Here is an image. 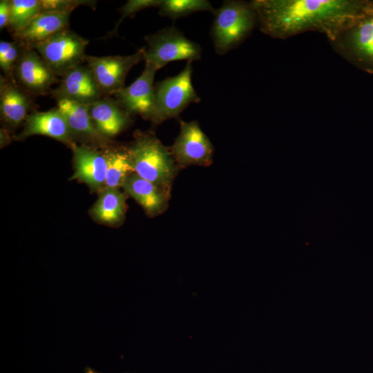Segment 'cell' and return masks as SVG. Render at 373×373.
I'll use <instances>...</instances> for the list:
<instances>
[{"mask_svg":"<svg viewBox=\"0 0 373 373\" xmlns=\"http://www.w3.org/2000/svg\"><path fill=\"white\" fill-rule=\"evenodd\" d=\"M144 47L127 56L86 55L85 62L90 68L103 95H114L125 87V79L130 70L144 60Z\"/></svg>","mask_w":373,"mask_h":373,"instance_id":"obj_9","label":"cell"},{"mask_svg":"<svg viewBox=\"0 0 373 373\" xmlns=\"http://www.w3.org/2000/svg\"><path fill=\"white\" fill-rule=\"evenodd\" d=\"M213 15L211 37L214 50L220 55L239 46L258 25L256 13L251 2L224 1Z\"/></svg>","mask_w":373,"mask_h":373,"instance_id":"obj_3","label":"cell"},{"mask_svg":"<svg viewBox=\"0 0 373 373\" xmlns=\"http://www.w3.org/2000/svg\"><path fill=\"white\" fill-rule=\"evenodd\" d=\"M264 34L284 39L318 32L334 41L343 30L373 10L369 0H253Z\"/></svg>","mask_w":373,"mask_h":373,"instance_id":"obj_1","label":"cell"},{"mask_svg":"<svg viewBox=\"0 0 373 373\" xmlns=\"http://www.w3.org/2000/svg\"><path fill=\"white\" fill-rule=\"evenodd\" d=\"M161 0H128L123 6L119 9L121 17L117 22L115 28L110 33L112 36L117 32V28L122 21L127 17H130L135 13L151 7H159Z\"/></svg>","mask_w":373,"mask_h":373,"instance_id":"obj_26","label":"cell"},{"mask_svg":"<svg viewBox=\"0 0 373 373\" xmlns=\"http://www.w3.org/2000/svg\"><path fill=\"white\" fill-rule=\"evenodd\" d=\"M73 153L74 173L71 180H78L92 190H100L104 185L107 162L103 152L75 142L70 147Z\"/></svg>","mask_w":373,"mask_h":373,"instance_id":"obj_14","label":"cell"},{"mask_svg":"<svg viewBox=\"0 0 373 373\" xmlns=\"http://www.w3.org/2000/svg\"><path fill=\"white\" fill-rule=\"evenodd\" d=\"M330 42L336 52L349 62L373 74V10Z\"/></svg>","mask_w":373,"mask_h":373,"instance_id":"obj_7","label":"cell"},{"mask_svg":"<svg viewBox=\"0 0 373 373\" xmlns=\"http://www.w3.org/2000/svg\"><path fill=\"white\" fill-rule=\"evenodd\" d=\"M157 70L145 64L141 75L131 85L114 95L115 100L130 115L151 121L155 106L154 77Z\"/></svg>","mask_w":373,"mask_h":373,"instance_id":"obj_11","label":"cell"},{"mask_svg":"<svg viewBox=\"0 0 373 373\" xmlns=\"http://www.w3.org/2000/svg\"><path fill=\"white\" fill-rule=\"evenodd\" d=\"M122 187L150 216L162 213L167 207L170 191L142 178L135 173L128 177Z\"/></svg>","mask_w":373,"mask_h":373,"instance_id":"obj_18","label":"cell"},{"mask_svg":"<svg viewBox=\"0 0 373 373\" xmlns=\"http://www.w3.org/2000/svg\"><path fill=\"white\" fill-rule=\"evenodd\" d=\"M56 101L57 108L64 115L73 137L78 136L99 146H106L108 139L95 128L89 114L88 105L66 99Z\"/></svg>","mask_w":373,"mask_h":373,"instance_id":"obj_19","label":"cell"},{"mask_svg":"<svg viewBox=\"0 0 373 373\" xmlns=\"http://www.w3.org/2000/svg\"><path fill=\"white\" fill-rule=\"evenodd\" d=\"M180 133L169 150L177 166H208L213 162V146L195 120L180 121Z\"/></svg>","mask_w":373,"mask_h":373,"instance_id":"obj_8","label":"cell"},{"mask_svg":"<svg viewBox=\"0 0 373 373\" xmlns=\"http://www.w3.org/2000/svg\"><path fill=\"white\" fill-rule=\"evenodd\" d=\"M128 152L133 173L170 191L177 165L169 149L154 134L135 132Z\"/></svg>","mask_w":373,"mask_h":373,"instance_id":"obj_2","label":"cell"},{"mask_svg":"<svg viewBox=\"0 0 373 373\" xmlns=\"http://www.w3.org/2000/svg\"><path fill=\"white\" fill-rule=\"evenodd\" d=\"M84 373H102L95 370L94 369L87 367L85 368Z\"/></svg>","mask_w":373,"mask_h":373,"instance_id":"obj_28","label":"cell"},{"mask_svg":"<svg viewBox=\"0 0 373 373\" xmlns=\"http://www.w3.org/2000/svg\"><path fill=\"white\" fill-rule=\"evenodd\" d=\"M35 135L50 137L70 147L75 143L67 122L57 107L47 111H32L17 138L24 139Z\"/></svg>","mask_w":373,"mask_h":373,"instance_id":"obj_13","label":"cell"},{"mask_svg":"<svg viewBox=\"0 0 373 373\" xmlns=\"http://www.w3.org/2000/svg\"><path fill=\"white\" fill-rule=\"evenodd\" d=\"M39 13V0H11V15L8 26L11 35L26 28Z\"/></svg>","mask_w":373,"mask_h":373,"instance_id":"obj_23","label":"cell"},{"mask_svg":"<svg viewBox=\"0 0 373 373\" xmlns=\"http://www.w3.org/2000/svg\"><path fill=\"white\" fill-rule=\"evenodd\" d=\"M70 15L61 12H40L26 28L12 36L23 46L31 47L58 32L68 29Z\"/></svg>","mask_w":373,"mask_h":373,"instance_id":"obj_17","label":"cell"},{"mask_svg":"<svg viewBox=\"0 0 373 373\" xmlns=\"http://www.w3.org/2000/svg\"><path fill=\"white\" fill-rule=\"evenodd\" d=\"M126 208L125 195L119 189L103 187L91 214L100 222L114 225L123 220Z\"/></svg>","mask_w":373,"mask_h":373,"instance_id":"obj_20","label":"cell"},{"mask_svg":"<svg viewBox=\"0 0 373 373\" xmlns=\"http://www.w3.org/2000/svg\"><path fill=\"white\" fill-rule=\"evenodd\" d=\"M11 15V0L0 1V29L8 26Z\"/></svg>","mask_w":373,"mask_h":373,"instance_id":"obj_27","label":"cell"},{"mask_svg":"<svg viewBox=\"0 0 373 373\" xmlns=\"http://www.w3.org/2000/svg\"><path fill=\"white\" fill-rule=\"evenodd\" d=\"M88 111L97 131L108 140L120 133L131 123V115L115 98L108 96L88 104Z\"/></svg>","mask_w":373,"mask_h":373,"instance_id":"obj_15","label":"cell"},{"mask_svg":"<svg viewBox=\"0 0 373 373\" xmlns=\"http://www.w3.org/2000/svg\"><path fill=\"white\" fill-rule=\"evenodd\" d=\"M107 162L106 180L103 187L122 186L128 177L133 173L128 148H108L103 151Z\"/></svg>","mask_w":373,"mask_h":373,"instance_id":"obj_21","label":"cell"},{"mask_svg":"<svg viewBox=\"0 0 373 373\" xmlns=\"http://www.w3.org/2000/svg\"><path fill=\"white\" fill-rule=\"evenodd\" d=\"M40 12H61L71 13L81 6L95 7V1L90 0H39Z\"/></svg>","mask_w":373,"mask_h":373,"instance_id":"obj_25","label":"cell"},{"mask_svg":"<svg viewBox=\"0 0 373 373\" xmlns=\"http://www.w3.org/2000/svg\"><path fill=\"white\" fill-rule=\"evenodd\" d=\"M88 44V39L66 29L31 48L40 55L56 76L61 77L70 70L85 63Z\"/></svg>","mask_w":373,"mask_h":373,"instance_id":"obj_6","label":"cell"},{"mask_svg":"<svg viewBox=\"0 0 373 373\" xmlns=\"http://www.w3.org/2000/svg\"><path fill=\"white\" fill-rule=\"evenodd\" d=\"M192 63L187 62L178 75L155 84L153 124L177 118L189 104L200 102L192 84Z\"/></svg>","mask_w":373,"mask_h":373,"instance_id":"obj_4","label":"cell"},{"mask_svg":"<svg viewBox=\"0 0 373 373\" xmlns=\"http://www.w3.org/2000/svg\"><path fill=\"white\" fill-rule=\"evenodd\" d=\"M23 46L17 41L0 42V67L4 77L13 82L15 67L21 53Z\"/></svg>","mask_w":373,"mask_h":373,"instance_id":"obj_24","label":"cell"},{"mask_svg":"<svg viewBox=\"0 0 373 373\" xmlns=\"http://www.w3.org/2000/svg\"><path fill=\"white\" fill-rule=\"evenodd\" d=\"M158 8L160 15L172 20L200 11L213 14L216 10L207 0H161Z\"/></svg>","mask_w":373,"mask_h":373,"instance_id":"obj_22","label":"cell"},{"mask_svg":"<svg viewBox=\"0 0 373 373\" xmlns=\"http://www.w3.org/2000/svg\"><path fill=\"white\" fill-rule=\"evenodd\" d=\"M147 46L144 47V61L160 70L168 63L185 60L198 61L202 56V47L188 38L175 26H169L146 36Z\"/></svg>","mask_w":373,"mask_h":373,"instance_id":"obj_5","label":"cell"},{"mask_svg":"<svg viewBox=\"0 0 373 373\" xmlns=\"http://www.w3.org/2000/svg\"><path fill=\"white\" fill-rule=\"evenodd\" d=\"M51 93L56 99H66L86 105L104 97L90 68L84 64L62 76Z\"/></svg>","mask_w":373,"mask_h":373,"instance_id":"obj_12","label":"cell"},{"mask_svg":"<svg viewBox=\"0 0 373 373\" xmlns=\"http://www.w3.org/2000/svg\"><path fill=\"white\" fill-rule=\"evenodd\" d=\"M29 95L10 79L0 76V114L6 126L15 128L24 123L32 107Z\"/></svg>","mask_w":373,"mask_h":373,"instance_id":"obj_16","label":"cell"},{"mask_svg":"<svg viewBox=\"0 0 373 373\" xmlns=\"http://www.w3.org/2000/svg\"><path fill=\"white\" fill-rule=\"evenodd\" d=\"M15 80L32 95L51 93V87L59 82L40 55L34 48L25 46L15 67Z\"/></svg>","mask_w":373,"mask_h":373,"instance_id":"obj_10","label":"cell"}]
</instances>
